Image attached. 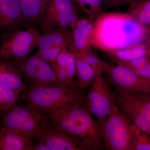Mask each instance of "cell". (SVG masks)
<instances>
[{
  "mask_svg": "<svg viewBox=\"0 0 150 150\" xmlns=\"http://www.w3.org/2000/svg\"><path fill=\"white\" fill-rule=\"evenodd\" d=\"M150 33L126 12H103L95 19L93 46L107 54L142 43Z\"/></svg>",
  "mask_w": 150,
  "mask_h": 150,
  "instance_id": "obj_1",
  "label": "cell"
},
{
  "mask_svg": "<svg viewBox=\"0 0 150 150\" xmlns=\"http://www.w3.org/2000/svg\"><path fill=\"white\" fill-rule=\"evenodd\" d=\"M149 63H150V56H146L131 62L118 63L116 64L128 67L131 70L135 71L145 67Z\"/></svg>",
  "mask_w": 150,
  "mask_h": 150,
  "instance_id": "obj_27",
  "label": "cell"
},
{
  "mask_svg": "<svg viewBox=\"0 0 150 150\" xmlns=\"http://www.w3.org/2000/svg\"><path fill=\"white\" fill-rule=\"evenodd\" d=\"M22 98L26 104L47 114L58 108L73 103H83L82 91L64 86H30L25 89Z\"/></svg>",
  "mask_w": 150,
  "mask_h": 150,
  "instance_id": "obj_3",
  "label": "cell"
},
{
  "mask_svg": "<svg viewBox=\"0 0 150 150\" xmlns=\"http://www.w3.org/2000/svg\"><path fill=\"white\" fill-rule=\"evenodd\" d=\"M75 3L73 0H46L40 20L41 27L63 14L77 11Z\"/></svg>",
  "mask_w": 150,
  "mask_h": 150,
  "instance_id": "obj_18",
  "label": "cell"
},
{
  "mask_svg": "<svg viewBox=\"0 0 150 150\" xmlns=\"http://www.w3.org/2000/svg\"><path fill=\"white\" fill-rule=\"evenodd\" d=\"M115 64L134 61L146 56H150V47L146 43H141L107 53Z\"/></svg>",
  "mask_w": 150,
  "mask_h": 150,
  "instance_id": "obj_16",
  "label": "cell"
},
{
  "mask_svg": "<svg viewBox=\"0 0 150 150\" xmlns=\"http://www.w3.org/2000/svg\"><path fill=\"white\" fill-rule=\"evenodd\" d=\"M132 150H150V136L135 126Z\"/></svg>",
  "mask_w": 150,
  "mask_h": 150,
  "instance_id": "obj_24",
  "label": "cell"
},
{
  "mask_svg": "<svg viewBox=\"0 0 150 150\" xmlns=\"http://www.w3.org/2000/svg\"><path fill=\"white\" fill-rule=\"evenodd\" d=\"M75 54L83 59L94 70L97 75L103 73V68L105 62L101 60L96 54H93L91 49L82 54Z\"/></svg>",
  "mask_w": 150,
  "mask_h": 150,
  "instance_id": "obj_25",
  "label": "cell"
},
{
  "mask_svg": "<svg viewBox=\"0 0 150 150\" xmlns=\"http://www.w3.org/2000/svg\"><path fill=\"white\" fill-rule=\"evenodd\" d=\"M103 72L107 76L116 91L132 94H150V81L133 70L121 65L105 62Z\"/></svg>",
  "mask_w": 150,
  "mask_h": 150,
  "instance_id": "obj_9",
  "label": "cell"
},
{
  "mask_svg": "<svg viewBox=\"0 0 150 150\" xmlns=\"http://www.w3.org/2000/svg\"><path fill=\"white\" fill-rule=\"evenodd\" d=\"M114 103V94L110 90L103 73L96 75L85 97L83 105L96 118L100 129Z\"/></svg>",
  "mask_w": 150,
  "mask_h": 150,
  "instance_id": "obj_8",
  "label": "cell"
},
{
  "mask_svg": "<svg viewBox=\"0 0 150 150\" xmlns=\"http://www.w3.org/2000/svg\"><path fill=\"white\" fill-rule=\"evenodd\" d=\"M34 140L45 144L50 150H84L78 142L56 128L48 119L42 124Z\"/></svg>",
  "mask_w": 150,
  "mask_h": 150,
  "instance_id": "obj_11",
  "label": "cell"
},
{
  "mask_svg": "<svg viewBox=\"0 0 150 150\" xmlns=\"http://www.w3.org/2000/svg\"><path fill=\"white\" fill-rule=\"evenodd\" d=\"M77 80L75 86L81 91L90 86L96 76L94 70L81 57L75 55Z\"/></svg>",
  "mask_w": 150,
  "mask_h": 150,
  "instance_id": "obj_20",
  "label": "cell"
},
{
  "mask_svg": "<svg viewBox=\"0 0 150 150\" xmlns=\"http://www.w3.org/2000/svg\"><path fill=\"white\" fill-rule=\"evenodd\" d=\"M0 83L21 93L26 87L18 68L11 61L0 60Z\"/></svg>",
  "mask_w": 150,
  "mask_h": 150,
  "instance_id": "obj_15",
  "label": "cell"
},
{
  "mask_svg": "<svg viewBox=\"0 0 150 150\" xmlns=\"http://www.w3.org/2000/svg\"><path fill=\"white\" fill-rule=\"evenodd\" d=\"M114 100L119 110L133 124L150 136V94L116 91Z\"/></svg>",
  "mask_w": 150,
  "mask_h": 150,
  "instance_id": "obj_7",
  "label": "cell"
},
{
  "mask_svg": "<svg viewBox=\"0 0 150 150\" xmlns=\"http://www.w3.org/2000/svg\"><path fill=\"white\" fill-rule=\"evenodd\" d=\"M73 1H75V0H73ZM75 3H76V2H75Z\"/></svg>",
  "mask_w": 150,
  "mask_h": 150,
  "instance_id": "obj_32",
  "label": "cell"
},
{
  "mask_svg": "<svg viewBox=\"0 0 150 150\" xmlns=\"http://www.w3.org/2000/svg\"><path fill=\"white\" fill-rule=\"evenodd\" d=\"M95 18L90 17L79 18L74 25L81 33L93 45Z\"/></svg>",
  "mask_w": 150,
  "mask_h": 150,
  "instance_id": "obj_23",
  "label": "cell"
},
{
  "mask_svg": "<svg viewBox=\"0 0 150 150\" xmlns=\"http://www.w3.org/2000/svg\"><path fill=\"white\" fill-rule=\"evenodd\" d=\"M72 35L69 28H55L43 31L40 34L38 46V49L50 48H69L71 45Z\"/></svg>",
  "mask_w": 150,
  "mask_h": 150,
  "instance_id": "obj_14",
  "label": "cell"
},
{
  "mask_svg": "<svg viewBox=\"0 0 150 150\" xmlns=\"http://www.w3.org/2000/svg\"><path fill=\"white\" fill-rule=\"evenodd\" d=\"M25 23L18 0H0V30H16Z\"/></svg>",
  "mask_w": 150,
  "mask_h": 150,
  "instance_id": "obj_13",
  "label": "cell"
},
{
  "mask_svg": "<svg viewBox=\"0 0 150 150\" xmlns=\"http://www.w3.org/2000/svg\"><path fill=\"white\" fill-rule=\"evenodd\" d=\"M33 141L0 124V150H29Z\"/></svg>",
  "mask_w": 150,
  "mask_h": 150,
  "instance_id": "obj_17",
  "label": "cell"
},
{
  "mask_svg": "<svg viewBox=\"0 0 150 150\" xmlns=\"http://www.w3.org/2000/svg\"><path fill=\"white\" fill-rule=\"evenodd\" d=\"M134 71L142 77L150 81V63L145 67Z\"/></svg>",
  "mask_w": 150,
  "mask_h": 150,
  "instance_id": "obj_29",
  "label": "cell"
},
{
  "mask_svg": "<svg viewBox=\"0 0 150 150\" xmlns=\"http://www.w3.org/2000/svg\"><path fill=\"white\" fill-rule=\"evenodd\" d=\"M14 63L30 86H63L51 65L36 54Z\"/></svg>",
  "mask_w": 150,
  "mask_h": 150,
  "instance_id": "obj_10",
  "label": "cell"
},
{
  "mask_svg": "<svg viewBox=\"0 0 150 150\" xmlns=\"http://www.w3.org/2000/svg\"><path fill=\"white\" fill-rule=\"evenodd\" d=\"M0 115L2 127L33 141L42 124L48 119L45 112L26 104L15 105Z\"/></svg>",
  "mask_w": 150,
  "mask_h": 150,
  "instance_id": "obj_5",
  "label": "cell"
},
{
  "mask_svg": "<svg viewBox=\"0 0 150 150\" xmlns=\"http://www.w3.org/2000/svg\"><path fill=\"white\" fill-rule=\"evenodd\" d=\"M135 126L115 103L101 129L103 148L108 150H132Z\"/></svg>",
  "mask_w": 150,
  "mask_h": 150,
  "instance_id": "obj_4",
  "label": "cell"
},
{
  "mask_svg": "<svg viewBox=\"0 0 150 150\" xmlns=\"http://www.w3.org/2000/svg\"><path fill=\"white\" fill-rule=\"evenodd\" d=\"M29 150H50V149L45 144L38 141L37 142L34 144L33 143Z\"/></svg>",
  "mask_w": 150,
  "mask_h": 150,
  "instance_id": "obj_30",
  "label": "cell"
},
{
  "mask_svg": "<svg viewBox=\"0 0 150 150\" xmlns=\"http://www.w3.org/2000/svg\"><path fill=\"white\" fill-rule=\"evenodd\" d=\"M21 93L0 83V115L17 104Z\"/></svg>",
  "mask_w": 150,
  "mask_h": 150,
  "instance_id": "obj_22",
  "label": "cell"
},
{
  "mask_svg": "<svg viewBox=\"0 0 150 150\" xmlns=\"http://www.w3.org/2000/svg\"><path fill=\"white\" fill-rule=\"evenodd\" d=\"M66 49L59 48H50L38 49L36 54L49 64L53 63L60 53Z\"/></svg>",
  "mask_w": 150,
  "mask_h": 150,
  "instance_id": "obj_26",
  "label": "cell"
},
{
  "mask_svg": "<svg viewBox=\"0 0 150 150\" xmlns=\"http://www.w3.org/2000/svg\"><path fill=\"white\" fill-rule=\"evenodd\" d=\"M25 23L40 21L45 8L46 0H18Z\"/></svg>",
  "mask_w": 150,
  "mask_h": 150,
  "instance_id": "obj_19",
  "label": "cell"
},
{
  "mask_svg": "<svg viewBox=\"0 0 150 150\" xmlns=\"http://www.w3.org/2000/svg\"><path fill=\"white\" fill-rule=\"evenodd\" d=\"M40 34L31 25L24 30L5 33L1 38L0 60L14 62L29 56L37 47Z\"/></svg>",
  "mask_w": 150,
  "mask_h": 150,
  "instance_id": "obj_6",
  "label": "cell"
},
{
  "mask_svg": "<svg viewBox=\"0 0 150 150\" xmlns=\"http://www.w3.org/2000/svg\"><path fill=\"white\" fill-rule=\"evenodd\" d=\"M146 43H147L148 45L150 47V33L148 35L147 38L146 39Z\"/></svg>",
  "mask_w": 150,
  "mask_h": 150,
  "instance_id": "obj_31",
  "label": "cell"
},
{
  "mask_svg": "<svg viewBox=\"0 0 150 150\" xmlns=\"http://www.w3.org/2000/svg\"><path fill=\"white\" fill-rule=\"evenodd\" d=\"M50 64L62 85L76 88L74 79L76 75V56L69 48L62 51Z\"/></svg>",
  "mask_w": 150,
  "mask_h": 150,
  "instance_id": "obj_12",
  "label": "cell"
},
{
  "mask_svg": "<svg viewBox=\"0 0 150 150\" xmlns=\"http://www.w3.org/2000/svg\"><path fill=\"white\" fill-rule=\"evenodd\" d=\"M0 124H1V123H0Z\"/></svg>",
  "mask_w": 150,
  "mask_h": 150,
  "instance_id": "obj_33",
  "label": "cell"
},
{
  "mask_svg": "<svg viewBox=\"0 0 150 150\" xmlns=\"http://www.w3.org/2000/svg\"><path fill=\"white\" fill-rule=\"evenodd\" d=\"M48 119L57 129L78 142L84 150L103 149L99 123L83 103L67 105L49 111Z\"/></svg>",
  "mask_w": 150,
  "mask_h": 150,
  "instance_id": "obj_2",
  "label": "cell"
},
{
  "mask_svg": "<svg viewBox=\"0 0 150 150\" xmlns=\"http://www.w3.org/2000/svg\"><path fill=\"white\" fill-rule=\"evenodd\" d=\"M103 7L106 8H114L116 7L131 4L141 0H102Z\"/></svg>",
  "mask_w": 150,
  "mask_h": 150,
  "instance_id": "obj_28",
  "label": "cell"
},
{
  "mask_svg": "<svg viewBox=\"0 0 150 150\" xmlns=\"http://www.w3.org/2000/svg\"><path fill=\"white\" fill-rule=\"evenodd\" d=\"M126 13L143 27L150 30V0H141L131 4Z\"/></svg>",
  "mask_w": 150,
  "mask_h": 150,
  "instance_id": "obj_21",
  "label": "cell"
}]
</instances>
